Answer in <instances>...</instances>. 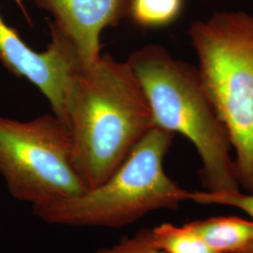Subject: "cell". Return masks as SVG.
<instances>
[{
	"mask_svg": "<svg viewBox=\"0 0 253 253\" xmlns=\"http://www.w3.org/2000/svg\"><path fill=\"white\" fill-rule=\"evenodd\" d=\"M66 125L75 171L87 190L115 172L154 126L144 90L127 62L105 54L74 77Z\"/></svg>",
	"mask_w": 253,
	"mask_h": 253,
	"instance_id": "6da1fadb",
	"label": "cell"
},
{
	"mask_svg": "<svg viewBox=\"0 0 253 253\" xmlns=\"http://www.w3.org/2000/svg\"><path fill=\"white\" fill-rule=\"evenodd\" d=\"M140 83L154 126L188 139L201 162L200 180L207 191H236L232 145L201 80L197 66L149 43L126 60Z\"/></svg>",
	"mask_w": 253,
	"mask_h": 253,
	"instance_id": "7a4b0ae2",
	"label": "cell"
},
{
	"mask_svg": "<svg viewBox=\"0 0 253 253\" xmlns=\"http://www.w3.org/2000/svg\"><path fill=\"white\" fill-rule=\"evenodd\" d=\"M174 135L153 126L101 185L80 195L32 206L35 217L50 225L122 228L158 210H178L190 190L172 180L164 160Z\"/></svg>",
	"mask_w": 253,
	"mask_h": 253,
	"instance_id": "3957f363",
	"label": "cell"
},
{
	"mask_svg": "<svg viewBox=\"0 0 253 253\" xmlns=\"http://www.w3.org/2000/svg\"><path fill=\"white\" fill-rule=\"evenodd\" d=\"M201 80L234 153L240 189L253 193V15L216 11L188 30Z\"/></svg>",
	"mask_w": 253,
	"mask_h": 253,
	"instance_id": "277c9868",
	"label": "cell"
},
{
	"mask_svg": "<svg viewBox=\"0 0 253 253\" xmlns=\"http://www.w3.org/2000/svg\"><path fill=\"white\" fill-rule=\"evenodd\" d=\"M0 174L9 194L32 206L87 190L74 169L68 126L54 115L0 117Z\"/></svg>",
	"mask_w": 253,
	"mask_h": 253,
	"instance_id": "5b68a950",
	"label": "cell"
},
{
	"mask_svg": "<svg viewBox=\"0 0 253 253\" xmlns=\"http://www.w3.org/2000/svg\"><path fill=\"white\" fill-rule=\"evenodd\" d=\"M51 42L44 52L27 46L0 13V63L25 78L49 100L54 116L66 125V102L76 74L86 66L72 41L49 22ZM67 126V125H66Z\"/></svg>",
	"mask_w": 253,
	"mask_h": 253,
	"instance_id": "8992f818",
	"label": "cell"
},
{
	"mask_svg": "<svg viewBox=\"0 0 253 253\" xmlns=\"http://www.w3.org/2000/svg\"><path fill=\"white\" fill-rule=\"evenodd\" d=\"M38 8L49 12L51 23L68 37L78 50L84 63L100 57V34L128 18L130 0H32Z\"/></svg>",
	"mask_w": 253,
	"mask_h": 253,
	"instance_id": "52a82bcc",
	"label": "cell"
},
{
	"mask_svg": "<svg viewBox=\"0 0 253 253\" xmlns=\"http://www.w3.org/2000/svg\"><path fill=\"white\" fill-rule=\"evenodd\" d=\"M190 224L220 253H253V220L241 217H213Z\"/></svg>",
	"mask_w": 253,
	"mask_h": 253,
	"instance_id": "ba28073f",
	"label": "cell"
},
{
	"mask_svg": "<svg viewBox=\"0 0 253 253\" xmlns=\"http://www.w3.org/2000/svg\"><path fill=\"white\" fill-rule=\"evenodd\" d=\"M154 245L165 253H220L190 222L181 226L164 222L151 229Z\"/></svg>",
	"mask_w": 253,
	"mask_h": 253,
	"instance_id": "9c48e42d",
	"label": "cell"
},
{
	"mask_svg": "<svg viewBox=\"0 0 253 253\" xmlns=\"http://www.w3.org/2000/svg\"><path fill=\"white\" fill-rule=\"evenodd\" d=\"M185 0H130L128 18L138 27H168L180 17Z\"/></svg>",
	"mask_w": 253,
	"mask_h": 253,
	"instance_id": "30bf717a",
	"label": "cell"
},
{
	"mask_svg": "<svg viewBox=\"0 0 253 253\" xmlns=\"http://www.w3.org/2000/svg\"><path fill=\"white\" fill-rule=\"evenodd\" d=\"M190 201L202 206H225L243 211L253 220V193L236 191H190Z\"/></svg>",
	"mask_w": 253,
	"mask_h": 253,
	"instance_id": "8fae6325",
	"label": "cell"
},
{
	"mask_svg": "<svg viewBox=\"0 0 253 253\" xmlns=\"http://www.w3.org/2000/svg\"><path fill=\"white\" fill-rule=\"evenodd\" d=\"M95 253H165L152 241L151 229H141L131 236L124 235L117 244L100 248Z\"/></svg>",
	"mask_w": 253,
	"mask_h": 253,
	"instance_id": "7c38bea8",
	"label": "cell"
},
{
	"mask_svg": "<svg viewBox=\"0 0 253 253\" xmlns=\"http://www.w3.org/2000/svg\"><path fill=\"white\" fill-rule=\"evenodd\" d=\"M13 1H14V3L18 6L19 9H21L22 13L24 14V16L27 19V22H28L29 25L31 26V25H32V24H31V20L29 18V15H28V13H27V9H26L24 4H23V0H13Z\"/></svg>",
	"mask_w": 253,
	"mask_h": 253,
	"instance_id": "4fadbf2b",
	"label": "cell"
}]
</instances>
